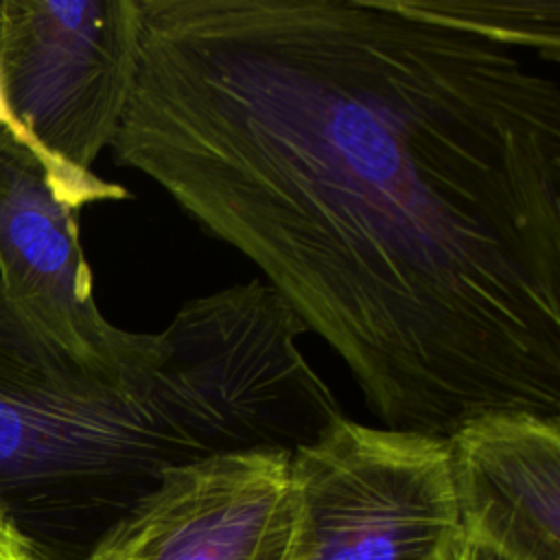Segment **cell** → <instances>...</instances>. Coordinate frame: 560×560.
Masks as SVG:
<instances>
[{
  "label": "cell",
  "instance_id": "obj_1",
  "mask_svg": "<svg viewBox=\"0 0 560 560\" xmlns=\"http://www.w3.org/2000/svg\"><path fill=\"white\" fill-rule=\"evenodd\" d=\"M114 162L254 262L383 427L560 416V0H138Z\"/></svg>",
  "mask_w": 560,
  "mask_h": 560
},
{
  "label": "cell",
  "instance_id": "obj_2",
  "mask_svg": "<svg viewBox=\"0 0 560 560\" xmlns=\"http://www.w3.org/2000/svg\"><path fill=\"white\" fill-rule=\"evenodd\" d=\"M262 280L188 300L153 374L83 359L0 295V523L37 560H88L166 470L293 453L341 407Z\"/></svg>",
  "mask_w": 560,
  "mask_h": 560
},
{
  "label": "cell",
  "instance_id": "obj_3",
  "mask_svg": "<svg viewBox=\"0 0 560 560\" xmlns=\"http://www.w3.org/2000/svg\"><path fill=\"white\" fill-rule=\"evenodd\" d=\"M287 560H453L464 540L444 438L348 418L291 453Z\"/></svg>",
  "mask_w": 560,
  "mask_h": 560
},
{
  "label": "cell",
  "instance_id": "obj_4",
  "mask_svg": "<svg viewBox=\"0 0 560 560\" xmlns=\"http://www.w3.org/2000/svg\"><path fill=\"white\" fill-rule=\"evenodd\" d=\"M140 50L138 0H0L7 107L59 168L92 173L127 112Z\"/></svg>",
  "mask_w": 560,
  "mask_h": 560
},
{
  "label": "cell",
  "instance_id": "obj_5",
  "mask_svg": "<svg viewBox=\"0 0 560 560\" xmlns=\"http://www.w3.org/2000/svg\"><path fill=\"white\" fill-rule=\"evenodd\" d=\"M81 203L42 158L0 125V295L74 354L153 374L168 339L114 326L94 300L79 238Z\"/></svg>",
  "mask_w": 560,
  "mask_h": 560
},
{
  "label": "cell",
  "instance_id": "obj_6",
  "mask_svg": "<svg viewBox=\"0 0 560 560\" xmlns=\"http://www.w3.org/2000/svg\"><path fill=\"white\" fill-rule=\"evenodd\" d=\"M291 532V453L234 451L166 470L88 560H287Z\"/></svg>",
  "mask_w": 560,
  "mask_h": 560
},
{
  "label": "cell",
  "instance_id": "obj_7",
  "mask_svg": "<svg viewBox=\"0 0 560 560\" xmlns=\"http://www.w3.org/2000/svg\"><path fill=\"white\" fill-rule=\"evenodd\" d=\"M444 442L464 538L508 560H560V416L488 411Z\"/></svg>",
  "mask_w": 560,
  "mask_h": 560
},
{
  "label": "cell",
  "instance_id": "obj_8",
  "mask_svg": "<svg viewBox=\"0 0 560 560\" xmlns=\"http://www.w3.org/2000/svg\"><path fill=\"white\" fill-rule=\"evenodd\" d=\"M0 125L11 129L28 149H33L42 162L52 171V175L59 179V184L70 192L74 195L81 203H94V201H118V199H127L129 192L125 186L120 184H114V182H105L101 177H96L94 173H70V171H63L59 168L57 164H52L39 149L37 144L24 133V129L15 122V118L11 116L9 107H7V101H4V94H2V83H0Z\"/></svg>",
  "mask_w": 560,
  "mask_h": 560
},
{
  "label": "cell",
  "instance_id": "obj_9",
  "mask_svg": "<svg viewBox=\"0 0 560 560\" xmlns=\"http://www.w3.org/2000/svg\"><path fill=\"white\" fill-rule=\"evenodd\" d=\"M0 560H37L4 523H0Z\"/></svg>",
  "mask_w": 560,
  "mask_h": 560
},
{
  "label": "cell",
  "instance_id": "obj_10",
  "mask_svg": "<svg viewBox=\"0 0 560 560\" xmlns=\"http://www.w3.org/2000/svg\"><path fill=\"white\" fill-rule=\"evenodd\" d=\"M455 560H508L505 556L497 553L494 549L477 542V540H470V538H464L462 545H459V551H457V558Z\"/></svg>",
  "mask_w": 560,
  "mask_h": 560
},
{
  "label": "cell",
  "instance_id": "obj_11",
  "mask_svg": "<svg viewBox=\"0 0 560 560\" xmlns=\"http://www.w3.org/2000/svg\"><path fill=\"white\" fill-rule=\"evenodd\" d=\"M457 551H459V549H457ZM455 558H457V556H455ZM455 558H453V560H455Z\"/></svg>",
  "mask_w": 560,
  "mask_h": 560
}]
</instances>
